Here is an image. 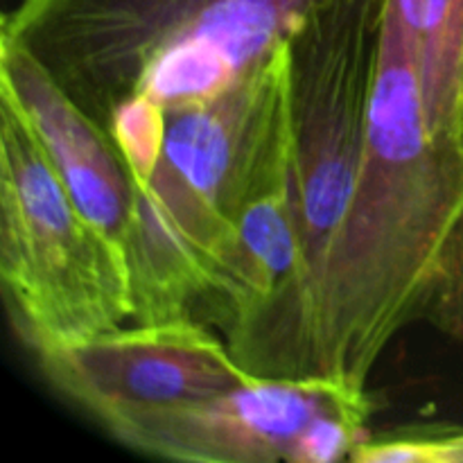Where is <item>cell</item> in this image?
Instances as JSON below:
<instances>
[{
    "label": "cell",
    "instance_id": "obj_4",
    "mask_svg": "<svg viewBox=\"0 0 463 463\" xmlns=\"http://www.w3.org/2000/svg\"><path fill=\"white\" fill-rule=\"evenodd\" d=\"M383 12L384 0H342L289 39V188L301 269L253 362L256 378L315 375L312 315L364 156Z\"/></svg>",
    "mask_w": 463,
    "mask_h": 463
},
{
    "label": "cell",
    "instance_id": "obj_8",
    "mask_svg": "<svg viewBox=\"0 0 463 463\" xmlns=\"http://www.w3.org/2000/svg\"><path fill=\"white\" fill-rule=\"evenodd\" d=\"M0 99L25 120L72 202L125 249L134 181L98 120L12 34L0 32Z\"/></svg>",
    "mask_w": 463,
    "mask_h": 463
},
{
    "label": "cell",
    "instance_id": "obj_10",
    "mask_svg": "<svg viewBox=\"0 0 463 463\" xmlns=\"http://www.w3.org/2000/svg\"><path fill=\"white\" fill-rule=\"evenodd\" d=\"M420 321L448 337L463 339V211L446 240Z\"/></svg>",
    "mask_w": 463,
    "mask_h": 463
},
{
    "label": "cell",
    "instance_id": "obj_2",
    "mask_svg": "<svg viewBox=\"0 0 463 463\" xmlns=\"http://www.w3.org/2000/svg\"><path fill=\"white\" fill-rule=\"evenodd\" d=\"M289 175L288 41L224 93L167 116L156 163L134 179L125 240L134 321L197 319L242 213Z\"/></svg>",
    "mask_w": 463,
    "mask_h": 463
},
{
    "label": "cell",
    "instance_id": "obj_11",
    "mask_svg": "<svg viewBox=\"0 0 463 463\" xmlns=\"http://www.w3.org/2000/svg\"><path fill=\"white\" fill-rule=\"evenodd\" d=\"M430 463H463V425L446 430H425Z\"/></svg>",
    "mask_w": 463,
    "mask_h": 463
},
{
    "label": "cell",
    "instance_id": "obj_9",
    "mask_svg": "<svg viewBox=\"0 0 463 463\" xmlns=\"http://www.w3.org/2000/svg\"><path fill=\"white\" fill-rule=\"evenodd\" d=\"M405 34L432 138H463V0H384Z\"/></svg>",
    "mask_w": 463,
    "mask_h": 463
},
{
    "label": "cell",
    "instance_id": "obj_1",
    "mask_svg": "<svg viewBox=\"0 0 463 463\" xmlns=\"http://www.w3.org/2000/svg\"><path fill=\"white\" fill-rule=\"evenodd\" d=\"M463 211V138L425 129L405 34L384 9L369 134L312 315V373L366 389L401 330L420 321Z\"/></svg>",
    "mask_w": 463,
    "mask_h": 463
},
{
    "label": "cell",
    "instance_id": "obj_7",
    "mask_svg": "<svg viewBox=\"0 0 463 463\" xmlns=\"http://www.w3.org/2000/svg\"><path fill=\"white\" fill-rule=\"evenodd\" d=\"M371 405L366 389L326 375L253 378L208 401L125 416L107 425L131 450L193 463H292L326 414Z\"/></svg>",
    "mask_w": 463,
    "mask_h": 463
},
{
    "label": "cell",
    "instance_id": "obj_5",
    "mask_svg": "<svg viewBox=\"0 0 463 463\" xmlns=\"http://www.w3.org/2000/svg\"><path fill=\"white\" fill-rule=\"evenodd\" d=\"M0 280L34 355L134 319L127 253L77 208L18 111L0 99Z\"/></svg>",
    "mask_w": 463,
    "mask_h": 463
},
{
    "label": "cell",
    "instance_id": "obj_6",
    "mask_svg": "<svg viewBox=\"0 0 463 463\" xmlns=\"http://www.w3.org/2000/svg\"><path fill=\"white\" fill-rule=\"evenodd\" d=\"M45 380L107 428L244 387L249 373L199 319L120 326L36 355Z\"/></svg>",
    "mask_w": 463,
    "mask_h": 463
},
{
    "label": "cell",
    "instance_id": "obj_3",
    "mask_svg": "<svg viewBox=\"0 0 463 463\" xmlns=\"http://www.w3.org/2000/svg\"><path fill=\"white\" fill-rule=\"evenodd\" d=\"M342 0H18L21 41L93 120L129 102L165 116L238 84Z\"/></svg>",
    "mask_w": 463,
    "mask_h": 463
}]
</instances>
